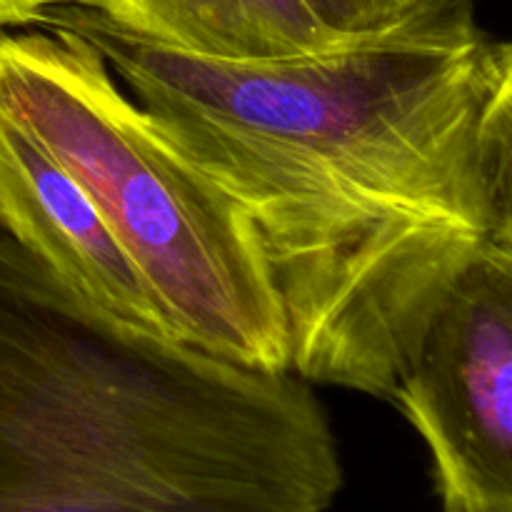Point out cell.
<instances>
[{"label":"cell","mask_w":512,"mask_h":512,"mask_svg":"<svg viewBox=\"0 0 512 512\" xmlns=\"http://www.w3.org/2000/svg\"><path fill=\"white\" fill-rule=\"evenodd\" d=\"M35 25L95 45L248 218L308 385L390 400L455 280L512 245V45L475 0L275 63L193 58L75 3Z\"/></svg>","instance_id":"6da1fadb"},{"label":"cell","mask_w":512,"mask_h":512,"mask_svg":"<svg viewBox=\"0 0 512 512\" xmlns=\"http://www.w3.org/2000/svg\"><path fill=\"white\" fill-rule=\"evenodd\" d=\"M323 403L108 318L0 230V512H328Z\"/></svg>","instance_id":"7a4b0ae2"},{"label":"cell","mask_w":512,"mask_h":512,"mask_svg":"<svg viewBox=\"0 0 512 512\" xmlns=\"http://www.w3.org/2000/svg\"><path fill=\"white\" fill-rule=\"evenodd\" d=\"M0 108L83 185L180 343L290 373L248 218L155 135L95 45L70 30L0 33Z\"/></svg>","instance_id":"3957f363"},{"label":"cell","mask_w":512,"mask_h":512,"mask_svg":"<svg viewBox=\"0 0 512 512\" xmlns=\"http://www.w3.org/2000/svg\"><path fill=\"white\" fill-rule=\"evenodd\" d=\"M390 403L428 448L443 512H512V245L455 280Z\"/></svg>","instance_id":"277c9868"},{"label":"cell","mask_w":512,"mask_h":512,"mask_svg":"<svg viewBox=\"0 0 512 512\" xmlns=\"http://www.w3.org/2000/svg\"><path fill=\"white\" fill-rule=\"evenodd\" d=\"M0 230L103 315L178 340L83 185L3 108Z\"/></svg>","instance_id":"5b68a950"},{"label":"cell","mask_w":512,"mask_h":512,"mask_svg":"<svg viewBox=\"0 0 512 512\" xmlns=\"http://www.w3.org/2000/svg\"><path fill=\"white\" fill-rule=\"evenodd\" d=\"M138 38L218 63H275L345 48L303 0H80ZM368 38V35H365Z\"/></svg>","instance_id":"8992f818"},{"label":"cell","mask_w":512,"mask_h":512,"mask_svg":"<svg viewBox=\"0 0 512 512\" xmlns=\"http://www.w3.org/2000/svg\"><path fill=\"white\" fill-rule=\"evenodd\" d=\"M303 3L335 35L365 38L393 28L423 0H303Z\"/></svg>","instance_id":"52a82bcc"},{"label":"cell","mask_w":512,"mask_h":512,"mask_svg":"<svg viewBox=\"0 0 512 512\" xmlns=\"http://www.w3.org/2000/svg\"><path fill=\"white\" fill-rule=\"evenodd\" d=\"M73 3L80 0H0V33H5V28L35 25L45 10Z\"/></svg>","instance_id":"ba28073f"}]
</instances>
